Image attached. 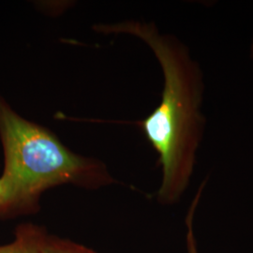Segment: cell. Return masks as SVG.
Returning <instances> with one entry per match:
<instances>
[{
    "instance_id": "1",
    "label": "cell",
    "mask_w": 253,
    "mask_h": 253,
    "mask_svg": "<svg viewBox=\"0 0 253 253\" xmlns=\"http://www.w3.org/2000/svg\"><path fill=\"white\" fill-rule=\"evenodd\" d=\"M102 34H126L139 38L151 49L162 68L163 89L160 104L138 122L147 141L159 155L163 181L158 200L170 205L187 189L203 140L206 117L202 106L205 83L200 64L177 38L163 34L154 23L126 20L96 25Z\"/></svg>"
},
{
    "instance_id": "2",
    "label": "cell",
    "mask_w": 253,
    "mask_h": 253,
    "mask_svg": "<svg viewBox=\"0 0 253 253\" xmlns=\"http://www.w3.org/2000/svg\"><path fill=\"white\" fill-rule=\"evenodd\" d=\"M0 140L6 201L0 216L33 214L49 189L73 185L98 190L116 180L107 166L74 153L52 131L21 117L0 97Z\"/></svg>"
},
{
    "instance_id": "3",
    "label": "cell",
    "mask_w": 253,
    "mask_h": 253,
    "mask_svg": "<svg viewBox=\"0 0 253 253\" xmlns=\"http://www.w3.org/2000/svg\"><path fill=\"white\" fill-rule=\"evenodd\" d=\"M46 233L45 229L39 225L21 224L10 243L0 245V253H39Z\"/></svg>"
},
{
    "instance_id": "4",
    "label": "cell",
    "mask_w": 253,
    "mask_h": 253,
    "mask_svg": "<svg viewBox=\"0 0 253 253\" xmlns=\"http://www.w3.org/2000/svg\"><path fill=\"white\" fill-rule=\"evenodd\" d=\"M39 253H100L69 238L46 233Z\"/></svg>"
},
{
    "instance_id": "5",
    "label": "cell",
    "mask_w": 253,
    "mask_h": 253,
    "mask_svg": "<svg viewBox=\"0 0 253 253\" xmlns=\"http://www.w3.org/2000/svg\"><path fill=\"white\" fill-rule=\"evenodd\" d=\"M200 195H201V191H198L195 199L192 203V206L190 209L189 212V216L187 218V225H188V235H187V244H188V253H198L197 248H196V242H195V238L193 235V230H192V218H193V214L195 211L196 206L199 202Z\"/></svg>"
},
{
    "instance_id": "6",
    "label": "cell",
    "mask_w": 253,
    "mask_h": 253,
    "mask_svg": "<svg viewBox=\"0 0 253 253\" xmlns=\"http://www.w3.org/2000/svg\"><path fill=\"white\" fill-rule=\"evenodd\" d=\"M5 201H6V190H5V186L4 183L0 177V213L2 211V209L4 208L5 205Z\"/></svg>"
},
{
    "instance_id": "7",
    "label": "cell",
    "mask_w": 253,
    "mask_h": 253,
    "mask_svg": "<svg viewBox=\"0 0 253 253\" xmlns=\"http://www.w3.org/2000/svg\"><path fill=\"white\" fill-rule=\"evenodd\" d=\"M251 56H252V58L253 59V44H252V47H251Z\"/></svg>"
}]
</instances>
